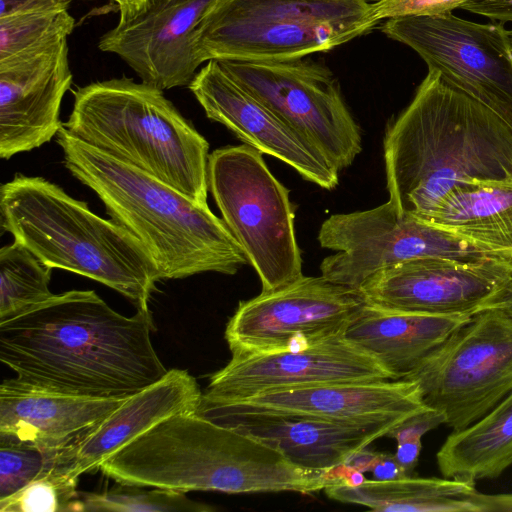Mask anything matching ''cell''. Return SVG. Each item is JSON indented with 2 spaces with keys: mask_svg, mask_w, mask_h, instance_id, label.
<instances>
[{
  "mask_svg": "<svg viewBox=\"0 0 512 512\" xmlns=\"http://www.w3.org/2000/svg\"><path fill=\"white\" fill-rule=\"evenodd\" d=\"M63 449L0 437V499L57 465Z\"/></svg>",
  "mask_w": 512,
  "mask_h": 512,
  "instance_id": "obj_31",
  "label": "cell"
},
{
  "mask_svg": "<svg viewBox=\"0 0 512 512\" xmlns=\"http://www.w3.org/2000/svg\"><path fill=\"white\" fill-rule=\"evenodd\" d=\"M75 138L208 205L209 143L163 90L121 77L73 91Z\"/></svg>",
  "mask_w": 512,
  "mask_h": 512,
  "instance_id": "obj_5",
  "label": "cell"
},
{
  "mask_svg": "<svg viewBox=\"0 0 512 512\" xmlns=\"http://www.w3.org/2000/svg\"><path fill=\"white\" fill-rule=\"evenodd\" d=\"M370 1L375 2V1H378V0H370Z\"/></svg>",
  "mask_w": 512,
  "mask_h": 512,
  "instance_id": "obj_41",
  "label": "cell"
},
{
  "mask_svg": "<svg viewBox=\"0 0 512 512\" xmlns=\"http://www.w3.org/2000/svg\"><path fill=\"white\" fill-rule=\"evenodd\" d=\"M52 268L14 241L0 249V323L21 316L54 294Z\"/></svg>",
  "mask_w": 512,
  "mask_h": 512,
  "instance_id": "obj_27",
  "label": "cell"
},
{
  "mask_svg": "<svg viewBox=\"0 0 512 512\" xmlns=\"http://www.w3.org/2000/svg\"><path fill=\"white\" fill-rule=\"evenodd\" d=\"M426 223L512 254V185L464 183L444 197Z\"/></svg>",
  "mask_w": 512,
  "mask_h": 512,
  "instance_id": "obj_26",
  "label": "cell"
},
{
  "mask_svg": "<svg viewBox=\"0 0 512 512\" xmlns=\"http://www.w3.org/2000/svg\"><path fill=\"white\" fill-rule=\"evenodd\" d=\"M212 0H159L144 13L118 23L98 48L119 56L142 82L161 90L188 86L201 65L194 31Z\"/></svg>",
  "mask_w": 512,
  "mask_h": 512,
  "instance_id": "obj_18",
  "label": "cell"
},
{
  "mask_svg": "<svg viewBox=\"0 0 512 512\" xmlns=\"http://www.w3.org/2000/svg\"><path fill=\"white\" fill-rule=\"evenodd\" d=\"M218 61V60H217ZM249 93L308 140L339 172L362 150V136L337 78L310 58L219 61Z\"/></svg>",
  "mask_w": 512,
  "mask_h": 512,
  "instance_id": "obj_11",
  "label": "cell"
},
{
  "mask_svg": "<svg viewBox=\"0 0 512 512\" xmlns=\"http://www.w3.org/2000/svg\"><path fill=\"white\" fill-rule=\"evenodd\" d=\"M379 23L370 0H212L194 31V49L201 64L296 59Z\"/></svg>",
  "mask_w": 512,
  "mask_h": 512,
  "instance_id": "obj_6",
  "label": "cell"
},
{
  "mask_svg": "<svg viewBox=\"0 0 512 512\" xmlns=\"http://www.w3.org/2000/svg\"><path fill=\"white\" fill-rule=\"evenodd\" d=\"M225 404L293 412L359 425H398L428 408L418 384L406 379L279 388L230 402L201 405Z\"/></svg>",
  "mask_w": 512,
  "mask_h": 512,
  "instance_id": "obj_20",
  "label": "cell"
},
{
  "mask_svg": "<svg viewBox=\"0 0 512 512\" xmlns=\"http://www.w3.org/2000/svg\"><path fill=\"white\" fill-rule=\"evenodd\" d=\"M471 317L397 310L366 302L346 329L345 337L399 380Z\"/></svg>",
  "mask_w": 512,
  "mask_h": 512,
  "instance_id": "obj_23",
  "label": "cell"
},
{
  "mask_svg": "<svg viewBox=\"0 0 512 512\" xmlns=\"http://www.w3.org/2000/svg\"><path fill=\"white\" fill-rule=\"evenodd\" d=\"M512 46V30L507 31Z\"/></svg>",
  "mask_w": 512,
  "mask_h": 512,
  "instance_id": "obj_40",
  "label": "cell"
},
{
  "mask_svg": "<svg viewBox=\"0 0 512 512\" xmlns=\"http://www.w3.org/2000/svg\"><path fill=\"white\" fill-rule=\"evenodd\" d=\"M421 440H406L397 443L395 458L408 476H412L419 460Z\"/></svg>",
  "mask_w": 512,
  "mask_h": 512,
  "instance_id": "obj_37",
  "label": "cell"
},
{
  "mask_svg": "<svg viewBox=\"0 0 512 512\" xmlns=\"http://www.w3.org/2000/svg\"><path fill=\"white\" fill-rule=\"evenodd\" d=\"M488 308L499 310L512 318V280L485 309Z\"/></svg>",
  "mask_w": 512,
  "mask_h": 512,
  "instance_id": "obj_39",
  "label": "cell"
},
{
  "mask_svg": "<svg viewBox=\"0 0 512 512\" xmlns=\"http://www.w3.org/2000/svg\"><path fill=\"white\" fill-rule=\"evenodd\" d=\"M394 380L372 355L345 335L265 353L232 355L210 376L201 404H218L279 388Z\"/></svg>",
  "mask_w": 512,
  "mask_h": 512,
  "instance_id": "obj_14",
  "label": "cell"
},
{
  "mask_svg": "<svg viewBox=\"0 0 512 512\" xmlns=\"http://www.w3.org/2000/svg\"><path fill=\"white\" fill-rule=\"evenodd\" d=\"M125 398L52 391L15 378L0 385V437L63 448L95 426Z\"/></svg>",
  "mask_w": 512,
  "mask_h": 512,
  "instance_id": "obj_22",
  "label": "cell"
},
{
  "mask_svg": "<svg viewBox=\"0 0 512 512\" xmlns=\"http://www.w3.org/2000/svg\"><path fill=\"white\" fill-rule=\"evenodd\" d=\"M73 74L67 40L0 61V157L39 148L63 123L60 107Z\"/></svg>",
  "mask_w": 512,
  "mask_h": 512,
  "instance_id": "obj_17",
  "label": "cell"
},
{
  "mask_svg": "<svg viewBox=\"0 0 512 512\" xmlns=\"http://www.w3.org/2000/svg\"><path fill=\"white\" fill-rule=\"evenodd\" d=\"M112 1H115V0H112Z\"/></svg>",
  "mask_w": 512,
  "mask_h": 512,
  "instance_id": "obj_42",
  "label": "cell"
},
{
  "mask_svg": "<svg viewBox=\"0 0 512 512\" xmlns=\"http://www.w3.org/2000/svg\"><path fill=\"white\" fill-rule=\"evenodd\" d=\"M71 0H0V18L50 9H69Z\"/></svg>",
  "mask_w": 512,
  "mask_h": 512,
  "instance_id": "obj_35",
  "label": "cell"
},
{
  "mask_svg": "<svg viewBox=\"0 0 512 512\" xmlns=\"http://www.w3.org/2000/svg\"><path fill=\"white\" fill-rule=\"evenodd\" d=\"M445 423L446 415L442 411L428 407L393 427L386 436L394 438L397 443L406 440H421L424 434Z\"/></svg>",
  "mask_w": 512,
  "mask_h": 512,
  "instance_id": "obj_33",
  "label": "cell"
},
{
  "mask_svg": "<svg viewBox=\"0 0 512 512\" xmlns=\"http://www.w3.org/2000/svg\"><path fill=\"white\" fill-rule=\"evenodd\" d=\"M503 24L476 23L449 12L387 19L381 30L512 128V46Z\"/></svg>",
  "mask_w": 512,
  "mask_h": 512,
  "instance_id": "obj_12",
  "label": "cell"
},
{
  "mask_svg": "<svg viewBox=\"0 0 512 512\" xmlns=\"http://www.w3.org/2000/svg\"><path fill=\"white\" fill-rule=\"evenodd\" d=\"M459 8L494 22H512V0H466Z\"/></svg>",
  "mask_w": 512,
  "mask_h": 512,
  "instance_id": "obj_34",
  "label": "cell"
},
{
  "mask_svg": "<svg viewBox=\"0 0 512 512\" xmlns=\"http://www.w3.org/2000/svg\"><path fill=\"white\" fill-rule=\"evenodd\" d=\"M56 142L68 171L103 202L107 214L145 247L161 279L205 272L234 275L248 259L222 218L155 177L73 137Z\"/></svg>",
  "mask_w": 512,
  "mask_h": 512,
  "instance_id": "obj_3",
  "label": "cell"
},
{
  "mask_svg": "<svg viewBox=\"0 0 512 512\" xmlns=\"http://www.w3.org/2000/svg\"><path fill=\"white\" fill-rule=\"evenodd\" d=\"M153 329L150 311L127 317L93 290H71L0 323V360L36 387L122 399L168 371L153 347Z\"/></svg>",
  "mask_w": 512,
  "mask_h": 512,
  "instance_id": "obj_1",
  "label": "cell"
},
{
  "mask_svg": "<svg viewBox=\"0 0 512 512\" xmlns=\"http://www.w3.org/2000/svg\"><path fill=\"white\" fill-rule=\"evenodd\" d=\"M78 478L61 460L14 494L0 499V512H76Z\"/></svg>",
  "mask_w": 512,
  "mask_h": 512,
  "instance_id": "obj_30",
  "label": "cell"
},
{
  "mask_svg": "<svg viewBox=\"0 0 512 512\" xmlns=\"http://www.w3.org/2000/svg\"><path fill=\"white\" fill-rule=\"evenodd\" d=\"M466 0H378L373 2L376 17L384 19L404 16L442 15L459 8Z\"/></svg>",
  "mask_w": 512,
  "mask_h": 512,
  "instance_id": "obj_32",
  "label": "cell"
},
{
  "mask_svg": "<svg viewBox=\"0 0 512 512\" xmlns=\"http://www.w3.org/2000/svg\"><path fill=\"white\" fill-rule=\"evenodd\" d=\"M383 152L389 200L423 222L464 183L512 185V128L433 68L387 126Z\"/></svg>",
  "mask_w": 512,
  "mask_h": 512,
  "instance_id": "obj_2",
  "label": "cell"
},
{
  "mask_svg": "<svg viewBox=\"0 0 512 512\" xmlns=\"http://www.w3.org/2000/svg\"><path fill=\"white\" fill-rule=\"evenodd\" d=\"M369 471L375 480H392L408 476L395 455L389 453H375Z\"/></svg>",
  "mask_w": 512,
  "mask_h": 512,
  "instance_id": "obj_36",
  "label": "cell"
},
{
  "mask_svg": "<svg viewBox=\"0 0 512 512\" xmlns=\"http://www.w3.org/2000/svg\"><path fill=\"white\" fill-rule=\"evenodd\" d=\"M159 0H115L120 17L119 21L134 19L156 4Z\"/></svg>",
  "mask_w": 512,
  "mask_h": 512,
  "instance_id": "obj_38",
  "label": "cell"
},
{
  "mask_svg": "<svg viewBox=\"0 0 512 512\" xmlns=\"http://www.w3.org/2000/svg\"><path fill=\"white\" fill-rule=\"evenodd\" d=\"M206 116L244 144L279 159L305 180L333 190L339 171L300 133L240 85L217 60L207 61L188 85Z\"/></svg>",
  "mask_w": 512,
  "mask_h": 512,
  "instance_id": "obj_15",
  "label": "cell"
},
{
  "mask_svg": "<svg viewBox=\"0 0 512 512\" xmlns=\"http://www.w3.org/2000/svg\"><path fill=\"white\" fill-rule=\"evenodd\" d=\"M208 189L258 274L261 292L303 276L289 190L271 173L262 153L246 144L214 150L208 158Z\"/></svg>",
  "mask_w": 512,
  "mask_h": 512,
  "instance_id": "obj_8",
  "label": "cell"
},
{
  "mask_svg": "<svg viewBox=\"0 0 512 512\" xmlns=\"http://www.w3.org/2000/svg\"><path fill=\"white\" fill-rule=\"evenodd\" d=\"M445 478L494 479L512 465V392L482 418L452 431L436 453Z\"/></svg>",
  "mask_w": 512,
  "mask_h": 512,
  "instance_id": "obj_25",
  "label": "cell"
},
{
  "mask_svg": "<svg viewBox=\"0 0 512 512\" xmlns=\"http://www.w3.org/2000/svg\"><path fill=\"white\" fill-rule=\"evenodd\" d=\"M475 483L457 478L406 476L392 480L365 479L356 485L335 483L324 491L330 499L373 511L481 512L470 499L477 492Z\"/></svg>",
  "mask_w": 512,
  "mask_h": 512,
  "instance_id": "obj_24",
  "label": "cell"
},
{
  "mask_svg": "<svg viewBox=\"0 0 512 512\" xmlns=\"http://www.w3.org/2000/svg\"><path fill=\"white\" fill-rule=\"evenodd\" d=\"M317 239L322 248L335 252L322 260L321 275L355 289L378 271L417 259L468 264L511 261L508 253L401 214L390 200L368 210L329 216Z\"/></svg>",
  "mask_w": 512,
  "mask_h": 512,
  "instance_id": "obj_9",
  "label": "cell"
},
{
  "mask_svg": "<svg viewBox=\"0 0 512 512\" xmlns=\"http://www.w3.org/2000/svg\"><path fill=\"white\" fill-rule=\"evenodd\" d=\"M75 27L69 9H50L0 18V61L67 40Z\"/></svg>",
  "mask_w": 512,
  "mask_h": 512,
  "instance_id": "obj_28",
  "label": "cell"
},
{
  "mask_svg": "<svg viewBox=\"0 0 512 512\" xmlns=\"http://www.w3.org/2000/svg\"><path fill=\"white\" fill-rule=\"evenodd\" d=\"M1 227L47 266L97 281L137 310L161 275L142 243L113 220L42 177L15 175L0 188Z\"/></svg>",
  "mask_w": 512,
  "mask_h": 512,
  "instance_id": "obj_4",
  "label": "cell"
},
{
  "mask_svg": "<svg viewBox=\"0 0 512 512\" xmlns=\"http://www.w3.org/2000/svg\"><path fill=\"white\" fill-rule=\"evenodd\" d=\"M201 401L202 392L192 375L182 369L168 370L160 380L126 397L64 448L70 473L79 479L159 422L174 415L198 412Z\"/></svg>",
  "mask_w": 512,
  "mask_h": 512,
  "instance_id": "obj_21",
  "label": "cell"
},
{
  "mask_svg": "<svg viewBox=\"0 0 512 512\" xmlns=\"http://www.w3.org/2000/svg\"><path fill=\"white\" fill-rule=\"evenodd\" d=\"M403 379L453 431L468 427L512 392V318L491 308L474 314Z\"/></svg>",
  "mask_w": 512,
  "mask_h": 512,
  "instance_id": "obj_10",
  "label": "cell"
},
{
  "mask_svg": "<svg viewBox=\"0 0 512 512\" xmlns=\"http://www.w3.org/2000/svg\"><path fill=\"white\" fill-rule=\"evenodd\" d=\"M366 300L355 289L327 277L296 281L240 301L225 329L232 355L300 347L345 335Z\"/></svg>",
  "mask_w": 512,
  "mask_h": 512,
  "instance_id": "obj_13",
  "label": "cell"
},
{
  "mask_svg": "<svg viewBox=\"0 0 512 512\" xmlns=\"http://www.w3.org/2000/svg\"><path fill=\"white\" fill-rule=\"evenodd\" d=\"M198 413L254 437L280 451L300 467L332 470L344 465L395 426L359 425L320 417L238 405H201Z\"/></svg>",
  "mask_w": 512,
  "mask_h": 512,
  "instance_id": "obj_19",
  "label": "cell"
},
{
  "mask_svg": "<svg viewBox=\"0 0 512 512\" xmlns=\"http://www.w3.org/2000/svg\"><path fill=\"white\" fill-rule=\"evenodd\" d=\"M143 486L118 485L102 492H80L76 512H203L214 508L194 501L186 493Z\"/></svg>",
  "mask_w": 512,
  "mask_h": 512,
  "instance_id": "obj_29",
  "label": "cell"
},
{
  "mask_svg": "<svg viewBox=\"0 0 512 512\" xmlns=\"http://www.w3.org/2000/svg\"><path fill=\"white\" fill-rule=\"evenodd\" d=\"M260 465L253 439L196 412L159 422L99 469L126 485L238 494L254 485Z\"/></svg>",
  "mask_w": 512,
  "mask_h": 512,
  "instance_id": "obj_7",
  "label": "cell"
},
{
  "mask_svg": "<svg viewBox=\"0 0 512 512\" xmlns=\"http://www.w3.org/2000/svg\"><path fill=\"white\" fill-rule=\"evenodd\" d=\"M512 280V266L417 259L373 274L359 288L366 302L440 315L484 310Z\"/></svg>",
  "mask_w": 512,
  "mask_h": 512,
  "instance_id": "obj_16",
  "label": "cell"
}]
</instances>
